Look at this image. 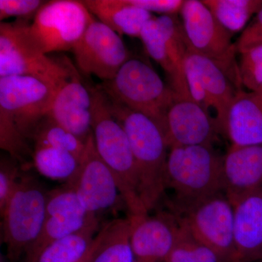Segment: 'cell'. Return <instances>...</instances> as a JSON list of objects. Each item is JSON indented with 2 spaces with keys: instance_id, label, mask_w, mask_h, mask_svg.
Returning a JSON list of instances; mask_svg holds the SVG:
<instances>
[{
  "instance_id": "6da1fadb",
  "label": "cell",
  "mask_w": 262,
  "mask_h": 262,
  "mask_svg": "<svg viewBox=\"0 0 262 262\" xmlns=\"http://www.w3.org/2000/svg\"><path fill=\"white\" fill-rule=\"evenodd\" d=\"M58 90L34 77H0V147L15 161L27 164L26 158L32 157L28 140L49 113Z\"/></svg>"
},
{
  "instance_id": "7a4b0ae2",
  "label": "cell",
  "mask_w": 262,
  "mask_h": 262,
  "mask_svg": "<svg viewBox=\"0 0 262 262\" xmlns=\"http://www.w3.org/2000/svg\"><path fill=\"white\" fill-rule=\"evenodd\" d=\"M108 100L112 113L130 141L137 170L139 196L149 213L159 206L166 191L168 146L163 131L151 119L110 98Z\"/></svg>"
},
{
  "instance_id": "3957f363",
  "label": "cell",
  "mask_w": 262,
  "mask_h": 262,
  "mask_svg": "<svg viewBox=\"0 0 262 262\" xmlns=\"http://www.w3.org/2000/svg\"><path fill=\"white\" fill-rule=\"evenodd\" d=\"M90 89L91 127L98 154L113 173L129 216L148 215L139 196L135 159L126 133L112 113L106 94L98 85Z\"/></svg>"
},
{
  "instance_id": "277c9868",
  "label": "cell",
  "mask_w": 262,
  "mask_h": 262,
  "mask_svg": "<svg viewBox=\"0 0 262 262\" xmlns=\"http://www.w3.org/2000/svg\"><path fill=\"white\" fill-rule=\"evenodd\" d=\"M224 156L213 146H174L169 149L166 189L173 198L168 209L179 208L224 192Z\"/></svg>"
},
{
  "instance_id": "5b68a950",
  "label": "cell",
  "mask_w": 262,
  "mask_h": 262,
  "mask_svg": "<svg viewBox=\"0 0 262 262\" xmlns=\"http://www.w3.org/2000/svg\"><path fill=\"white\" fill-rule=\"evenodd\" d=\"M98 87L110 99L149 117L163 130L175 94L145 62L130 58L113 79Z\"/></svg>"
},
{
  "instance_id": "8992f818",
  "label": "cell",
  "mask_w": 262,
  "mask_h": 262,
  "mask_svg": "<svg viewBox=\"0 0 262 262\" xmlns=\"http://www.w3.org/2000/svg\"><path fill=\"white\" fill-rule=\"evenodd\" d=\"M29 26L21 19L0 24V77L27 76L60 89L75 67L68 58L57 61L43 53L29 35Z\"/></svg>"
},
{
  "instance_id": "52a82bcc",
  "label": "cell",
  "mask_w": 262,
  "mask_h": 262,
  "mask_svg": "<svg viewBox=\"0 0 262 262\" xmlns=\"http://www.w3.org/2000/svg\"><path fill=\"white\" fill-rule=\"evenodd\" d=\"M47 193L30 175L20 176L3 219L9 262H18L40 233L46 220Z\"/></svg>"
},
{
  "instance_id": "ba28073f",
  "label": "cell",
  "mask_w": 262,
  "mask_h": 262,
  "mask_svg": "<svg viewBox=\"0 0 262 262\" xmlns=\"http://www.w3.org/2000/svg\"><path fill=\"white\" fill-rule=\"evenodd\" d=\"M190 47L215 63L237 91L243 89L233 34L218 21L203 1L186 0L180 11Z\"/></svg>"
},
{
  "instance_id": "9c48e42d",
  "label": "cell",
  "mask_w": 262,
  "mask_h": 262,
  "mask_svg": "<svg viewBox=\"0 0 262 262\" xmlns=\"http://www.w3.org/2000/svg\"><path fill=\"white\" fill-rule=\"evenodd\" d=\"M168 211L194 238L211 248L226 262H235L234 208L225 192Z\"/></svg>"
},
{
  "instance_id": "30bf717a",
  "label": "cell",
  "mask_w": 262,
  "mask_h": 262,
  "mask_svg": "<svg viewBox=\"0 0 262 262\" xmlns=\"http://www.w3.org/2000/svg\"><path fill=\"white\" fill-rule=\"evenodd\" d=\"M94 19L82 1L48 2L29 24V35L45 54L70 51Z\"/></svg>"
},
{
  "instance_id": "8fae6325",
  "label": "cell",
  "mask_w": 262,
  "mask_h": 262,
  "mask_svg": "<svg viewBox=\"0 0 262 262\" xmlns=\"http://www.w3.org/2000/svg\"><path fill=\"white\" fill-rule=\"evenodd\" d=\"M184 72L191 97L214 119L224 136L229 108L237 90L213 62L191 47Z\"/></svg>"
},
{
  "instance_id": "7c38bea8",
  "label": "cell",
  "mask_w": 262,
  "mask_h": 262,
  "mask_svg": "<svg viewBox=\"0 0 262 262\" xmlns=\"http://www.w3.org/2000/svg\"><path fill=\"white\" fill-rule=\"evenodd\" d=\"M76 64L84 75H94L103 82L111 80L130 59L120 34L94 19L72 49Z\"/></svg>"
},
{
  "instance_id": "4fadbf2b",
  "label": "cell",
  "mask_w": 262,
  "mask_h": 262,
  "mask_svg": "<svg viewBox=\"0 0 262 262\" xmlns=\"http://www.w3.org/2000/svg\"><path fill=\"white\" fill-rule=\"evenodd\" d=\"M85 144L78 173L66 185L75 189L88 213L97 216L115 206L121 195L113 173L98 154L93 132Z\"/></svg>"
},
{
  "instance_id": "5bb4252c",
  "label": "cell",
  "mask_w": 262,
  "mask_h": 262,
  "mask_svg": "<svg viewBox=\"0 0 262 262\" xmlns=\"http://www.w3.org/2000/svg\"><path fill=\"white\" fill-rule=\"evenodd\" d=\"M163 133L169 149L174 146H213L220 134L214 119L195 101L176 95L167 113Z\"/></svg>"
},
{
  "instance_id": "9a60e30c",
  "label": "cell",
  "mask_w": 262,
  "mask_h": 262,
  "mask_svg": "<svg viewBox=\"0 0 262 262\" xmlns=\"http://www.w3.org/2000/svg\"><path fill=\"white\" fill-rule=\"evenodd\" d=\"M128 217L135 262H165L180 227L175 215L169 211H160L153 215Z\"/></svg>"
},
{
  "instance_id": "2e32d148",
  "label": "cell",
  "mask_w": 262,
  "mask_h": 262,
  "mask_svg": "<svg viewBox=\"0 0 262 262\" xmlns=\"http://www.w3.org/2000/svg\"><path fill=\"white\" fill-rule=\"evenodd\" d=\"M48 115L84 142L92 133V94L75 67L57 92Z\"/></svg>"
},
{
  "instance_id": "e0dca14e",
  "label": "cell",
  "mask_w": 262,
  "mask_h": 262,
  "mask_svg": "<svg viewBox=\"0 0 262 262\" xmlns=\"http://www.w3.org/2000/svg\"><path fill=\"white\" fill-rule=\"evenodd\" d=\"M235 262L262 260V187L233 205Z\"/></svg>"
},
{
  "instance_id": "ac0fdd59",
  "label": "cell",
  "mask_w": 262,
  "mask_h": 262,
  "mask_svg": "<svg viewBox=\"0 0 262 262\" xmlns=\"http://www.w3.org/2000/svg\"><path fill=\"white\" fill-rule=\"evenodd\" d=\"M262 187V143L230 146L224 156V192L232 204Z\"/></svg>"
},
{
  "instance_id": "d6986e66",
  "label": "cell",
  "mask_w": 262,
  "mask_h": 262,
  "mask_svg": "<svg viewBox=\"0 0 262 262\" xmlns=\"http://www.w3.org/2000/svg\"><path fill=\"white\" fill-rule=\"evenodd\" d=\"M224 136L230 146H246L262 143V89L239 90L227 117Z\"/></svg>"
},
{
  "instance_id": "ffe728a7",
  "label": "cell",
  "mask_w": 262,
  "mask_h": 262,
  "mask_svg": "<svg viewBox=\"0 0 262 262\" xmlns=\"http://www.w3.org/2000/svg\"><path fill=\"white\" fill-rule=\"evenodd\" d=\"M82 3L99 21L120 35L140 37L144 26L154 17L129 0H85Z\"/></svg>"
},
{
  "instance_id": "44dd1931",
  "label": "cell",
  "mask_w": 262,
  "mask_h": 262,
  "mask_svg": "<svg viewBox=\"0 0 262 262\" xmlns=\"http://www.w3.org/2000/svg\"><path fill=\"white\" fill-rule=\"evenodd\" d=\"M99 244L89 262H135L129 217L108 222L102 226Z\"/></svg>"
},
{
  "instance_id": "7402d4cb",
  "label": "cell",
  "mask_w": 262,
  "mask_h": 262,
  "mask_svg": "<svg viewBox=\"0 0 262 262\" xmlns=\"http://www.w3.org/2000/svg\"><path fill=\"white\" fill-rule=\"evenodd\" d=\"M96 215H69L46 219L37 239L24 254V262H36L41 253L53 243L78 232L93 221Z\"/></svg>"
},
{
  "instance_id": "603a6c76",
  "label": "cell",
  "mask_w": 262,
  "mask_h": 262,
  "mask_svg": "<svg viewBox=\"0 0 262 262\" xmlns=\"http://www.w3.org/2000/svg\"><path fill=\"white\" fill-rule=\"evenodd\" d=\"M99 228L96 219L78 232L67 236L46 248L36 262H77L89 251Z\"/></svg>"
},
{
  "instance_id": "cb8c5ba5",
  "label": "cell",
  "mask_w": 262,
  "mask_h": 262,
  "mask_svg": "<svg viewBox=\"0 0 262 262\" xmlns=\"http://www.w3.org/2000/svg\"><path fill=\"white\" fill-rule=\"evenodd\" d=\"M32 159L43 177L66 184L75 179L80 166V162L69 151L48 146H34Z\"/></svg>"
},
{
  "instance_id": "d4e9b609",
  "label": "cell",
  "mask_w": 262,
  "mask_h": 262,
  "mask_svg": "<svg viewBox=\"0 0 262 262\" xmlns=\"http://www.w3.org/2000/svg\"><path fill=\"white\" fill-rule=\"evenodd\" d=\"M215 18L232 34L245 28L262 8V0H203Z\"/></svg>"
},
{
  "instance_id": "484cf974",
  "label": "cell",
  "mask_w": 262,
  "mask_h": 262,
  "mask_svg": "<svg viewBox=\"0 0 262 262\" xmlns=\"http://www.w3.org/2000/svg\"><path fill=\"white\" fill-rule=\"evenodd\" d=\"M31 140L34 146H48L69 151L81 163L86 142L57 123L49 115L42 119L34 130Z\"/></svg>"
},
{
  "instance_id": "4316f807",
  "label": "cell",
  "mask_w": 262,
  "mask_h": 262,
  "mask_svg": "<svg viewBox=\"0 0 262 262\" xmlns=\"http://www.w3.org/2000/svg\"><path fill=\"white\" fill-rule=\"evenodd\" d=\"M69 215H91L84 209L73 188L65 185L47 193L46 219Z\"/></svg>"
},
{
  "instance_id": "83f0119b",
  "label": "cell",
  "mask_w": 262,
  "mask_h": 262,
  "mask_svg": "<svg viewBox=\"0 0 262 262\" xmlns=\"http://www.w3.org/2000/svg\"><path fill=\"white\" fill-rule=\"evenodd\" d=\"M239 75L243 87L249 91L262 89V46L239 53Z\"/></svg>"
},
{
  "instance_id": "f1b7e54d",
  "label": "cell",
  "mask_w": 262,
  "mask_h": 262,
  "mask_svg": "<svg viewBox=\"0 0 262 262\" xmlns=\"http://www.w3.org/2000/svg\"><path fill=\"white\" fill-rule=\"evenodd\" d=\"M13 158L3 159L0 165V213H4L5 208L20 179L18 167Z\"/></svg>"
},
{
  "instance_id": "f546056e",
  "label": "cell",
  "mask_w": 262,
  "mask_h": 262,
  "mask_svg": "<svg viewBox=\"0 0 262 262\" xmlns=\"http://www.w3.org/2000/svg\"><path fill=\"white\" fill-rule=\"evenodd\" d=\"M45 2L40 0H0V20L16 17L28 20L34 18Z\"/></svg>"
},
{
  "instance_id": "4dcf8cb0",
  "label": "cell",
  "mask_w": 262,
  "mask_h": 262,
  "mask_svg": "<svg viewBox=\"0 0 262 262\" xmlns=\"http://www.w3.org/2000/svg\"><path fill=\"white\" fill-rule=\"evenodd\" d=\"M235 45L239 53L262 46V8L243 30Z\"/></svg>"
},
{
  "instance_id": "1f68e13d",
  "label": "cell",
  "mask_w": 262,
  "mask_h": 262,
  "mask_svg": "<svg viewBox=\"0 0 262 262\" xmlns=\"http://www.w3.org/2000/svg\"><path fill=\"white\" fill-rule=\"evenodd\" d=\"M131 4L161 15H177L180 13L184 1L182 0H129Z\"/></svg>"
},
{
  "instance_id": "d6a6232c",
  "label": "cell",
  "mask_w": 262,
  "mask_h": 262,
  "mask_svg": "<svg viewBox=\"0 0 262 262\" xmlns=\"http://www.w3.org/2000/svg\"><path fill=\"white\" fill-rule=\"evenodd\" d=\"M165 262H198L186 242L181 226L175 245Z\"/></svg>"
},
{
  "instance_id": "836d02e7",
  "label": "cell",
  "mask_w": 262,
  "mask_h": 262,
  "mask_svg": "<svg viewBox=\"0 0 262 262\" xmlns=\"http://www.w3.org/2000/svg\"><path fill=\"white\" fill-rule=\"evenodd\" d=\"M101 237V230H99V232H98L96 237H95L94 241H93L92 244H91V247H90L89 251H88L84 255L83 257L81 258L80 261L77 262H89L91 256H92L93 253L94 252L95 249H96V248L97 247L98 244H99Z\"/></svg>"
},
{
  "instance_id": "e575fe53",
  "label": "cell",
  "mask_w": 262,
  "mask_h": 262,
  "mask_svg": "<svg viewBox=\"0 0 262 262\" xmlns=\"http://www.w3.org/2000/svg\"><path fill=\"white\" fill-rule=\"evenodd\" d=\"M1 262H5L4 260H3V258L1 257Z\"/></svg>"
},
{
  "instance_id": "d590c367",
  "label": "cell",
  "mask_w": 262,
  "mask_h": 262,
  "mask_svg": "<svg viewBox=\"0 0 262 262\" xmlns=\"http://www.w3.org/2000/svg\"><path fill=\"white\" fill-rule=\"evenodd\" d=\"M256 262H262V260H261V261H256Z\"/></svg>"
}]
</instances>
